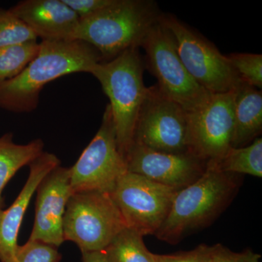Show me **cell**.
<instances>
[{"label":"cell","instance_id":"cell-1","mask_svg":"<svg viewBox=\"0 0 262 262\" xmlns=\"http://www.w3.org/2000/svg\"><path fill=\"white\" fill-rule=\"evenodd\" d=\"M102 58L91 45L80 40L39 43L36 56L18 76L0 84V108L16 113L37 108L46 84L63 76L91 74Z\"/></svg>","mask_w":262,"mask_h":262},{"label":"cell","instance_id":"cell-2","mask_svg":"<svg viewBox=\"0 0 262 262\" xmlns=\"http://www.w3.org/2000/svg\"><path fill=\"white\" fill-rule=\"evenodd\" d=\"M238 184L237 174L222 171L215 160L206 162L201 177L177 192L168 217L155 235L177 244L191 231L206 227L230 202Z\"/></svg>","mask_w":262,"mask_h":262},{"label":"cell","instance_id":"cell-3","mask_svg":"<svg viewBox=\"0 0 262 262\" xmlns=\"http://www.w3.org/2000/svg\"><path fill=\"white\" fill-rule=\"evenodd\" d=\"M161 14L154 2L113 0L98 13L80 20L74 40L93 46L102 61L130 48H139Z\"/></svg>","mask_w":262,"mask_h":262},{"label":"cell","instance_id":"cell-4","mask_svg":"<svg viewBox=\"0 0 262 262\" xmlns=\"http://www.w3.org/2000/svg\"><path fill=\"white\" fill-rule=\"evenodd\" d=\"M139 48H130L107 61L97 63L91 75L110 100L119 150L125 158L134 144V131L147 88Z\"/></svg>","mask_w":262,"mask_h":262},{"label":"cell","instance_id":"cell-5","mask_svg":"<svg viewBox=\"0 0 262 262\" xmlns=\"http://www.w3.org/2000/svg\"><path fill=\"white\" fill-rule=\"evenodd\" d=\"M127 228L110 192L75 193L63 217L64 241L75 243L82 253L102 251Z\"/></svg>","mask_w":262,"mask_h":262},{"label":"cell","instance_id":"cell-6","mask_svg":"<svg viewBox=\"0 0 262 262\" xmlns=\"http://www.w3.org/2000/svg\"><path fill=\"white\" fill-rule=\"evenodd\" d=\"M141 47L146 52V67L156 77L158 87L187 113L194 111L211 97L213 94L196 83L187 72L173 36L160 18L150 28Z\"/></svg>","mask_w":262,"mask_h":262},{"label":"cell","instance_id":"cell-7","mask_svg":"<svg viewBox=\"0 0 262 262\" xmlns=\"http://www.w3.org/2000/svg\"><path fill=\"white\" fill-rule=\"evenodd\" d=\"M183 64L196 83L211 94H225L242 83L227 59L208 39L173 15H162Z\"/></svg>","mask_w":262,"mask_h":262},{"label":"cell","instance_id":"cell-8","mask_svg":"<svg viewBox=\"0 0 262 262\" xmlns=\"http://www.w3.org/2000/svg\"><path fill=\"white\" fill-rule=\"evenodd\" d=\"M134 144L161 152L189 153L188 113L158 84L147 88L136 121Z\"/></svg>","mask_w":262,"mask_h":262},{"label":"cell","instance_id":"cell-9","mask_svg":"<svg viewBox=\"0 0 262 262\" xmlns=\"http://www.w3.org/2000/svg\"><path fill=\"white\" fill-rule=\"evenodd\" d=\"M127 171L126 160L119 150L113 115L107 104L97 134L70 168L72 192H111Z\"/></svg>","mask_w":262,"mask_h":262},{"label":"cell","instance_id":"cell-10","mask_svg":"<svg viewBox=\"0 0 262 262\" xmlns=\"http://www.w3.org/2000/svg\"><path fill=\"white\" fill-rule=\"evenodd\" d=\"M177 192L173 188L127 171L110 194L127 228L144 237L155 234L163 225Z\"/></svg>","mask_w":262,"mask_h":262},{"label":"cell","instance_id":"cell-11","mask_svg":"<svg viewBox=\"0 0 262 262\" xmlns=\"http://www.w3.org/2000/svg\"><path fill=\"white\" fill-rule=\"evenodd\" d=\"M235 90L212 94L204 104L188 113L189 153L203 161L220 160L232 148Z\"/></svg>","mask_w":262,"mask_h":262},{"label":"cell","instance_id":"cell-12","mask_svg":"<svg viewBox=\"0 0 262 262\" xmlns=\"http://www.w3.org/2000/svg\"><path fill=\"white\" fill-rule=\"evenodd\" d=\"M125 160L127 171L177 191L198 180L206 165V162L191 153L161 152L136 144L127 151Z\"/></svg>","mask_w":262,"mask_h":262},{"label":"cell","instance_id":"cell-13","mask_svg":"<svg viewBox=\"0 0 262 262\" xmlns=\"http://www.w3.org/2000/svg\"><path fill=\"white\" fill-rule=\"evenodd\" d=\"M35 218L29 239L58 248L63 242V217L73 194L70 168L58 165L39 183L37 190Z\"/></svg>","mask_w":262,"mask_h":262},{"label":"cell","instance_id":"cell-14","mask_svg":"<svg viewBox=\"0 0 262 262\" xmlns=\"http://www.w3.org/2000/svg\"><path fill=\"white\" fill-rule=\"evenodd\" d=\"M10 10L42 40H74L80 23L63 0H25Z\"/></svg>","mask_w":262,"mask_h":262},{"label":"cell","instance_id":"cell-15","mask_svg":"<svg viewBox=\"0 0 262 262\" xmlns=\"http://www.w3.org/2000/svg\"><path fill=\"white\" fill-rule=\"evenodd\" d=\"M56 155L43 152L29 164L28 179L16 199L6 210L0 211V261L14 262L22 221L39 183L60 165Z\"/></svg>","mask_w":262,"mask_h":262},{"label":"cell","instance_id":"cell-16","mask_svg":"<svg viewBox=\"0 0 262 262\" xmlns=\"http://www.w3.org/2000/svg\"><path fill=\"white\" fill-rule=\"evenodd\" d=\"M232 148L248 145L262 130L261 91L243 82L235 90Z\"/></svg>","mask_w":262,"mask_h":262},{"label":"cell","instance_id":"cell-17","mask_svg":"<svg viewBox=\"0 0 262 262\" xmlns=\"http://www.w3.org/2000/svg\"><path fill=\"white\" fill-rule=\"evenodd\" d=\"M44 144L36 139L27 144H17L13 134H6L0 137V211L3 209V189L15 173L25 165H29L41 154Z\"/></svg>","mask_w":262,"mask_h":262},{"label":"cell","instance_id":"cell-18","mask_svg":"<svg viewBox=\"0 0 262 262\" xmlns=\"http://www.w3.org/2000/svg\"><path fill=\"white\" fill-rule=\"evenodd\" d=\"M102 252L108 262H157L155 254L146 247L143 236L129 228L117 234Z\"/></svg>","mask_w":262,"mask_h":262},{"label":"cell","instance_id":"cell-19","mask_svg":"<svg viewBox=\"0 0 262 262\" xmlns=\"http://www.w3.org/2000/svg\"><path fill=\"white\" fill-rule=\"evenodd\" d=\"M222 171L262 177V139L257 138L249 145L231 148L220 160H215Z\"/></svg>","mask_w":262,"mask_h":262},{"label":"cell","instance_id":"cell-20","mask_svg":"<svg viewBox=\"0 0 262 262\" xmlns=\"http://www.w3.org/2000/svg\"><path fill=\"white\" fill-rule=\"evenodd\" d=\"M39 50L37 41L0 47V84L18 76Z\"/></svg>","mask_w":262,"mask_h":262},{"label":"cell","instance_id":"cell-21","mask_svg":"<svg viewBox=\"0 0 262 262\" xmlns=\"http://www.w3.org/2000/svg\"><path fill=\"white\" fill-rule=\"evenodd\" d=\"M37 38L10 9L0 8V47L37 41Z\"/></svg>","mask_w":262,"mask_h":262},{"label":"cell","instance_id":"cell-22","mask_svg":"<svg viewBox=\"0 0 262 262\" xmlns=\"http://www.w3.org/2000/svg\"><path fill=\"white\" fill-rule=\"evenodd\" d=\"M232 68L242 82L261 91L262 56L253 53H233L227 56Z\"/></svg>","mask_w":262,"mask_h":262},{"label":"cell","instance_id":"cell-23","mask_svg":"<svg viewBox=\"0 0 262 262\" xmlns=\"http://www.w3.org/2000/svg\"><path fill=\"white\" fill-rule=\"evenodd\" d=\"M61 256L58 248L38 241L29 239L18 246L14 262H59Z\"/></svg>","mask_w":262,"mask_h":262},{"label":"cell","instance_id":"cell-24","mask_svg":"<svg viewBox=\"0 0 262 262\" xmlns=\"http://www.w3.org/2000/svg\"><path fill=\"white\" fill-rule=\"evenodd\" d=\"M214 246L200 245L192 251L170 255L155 254L157 262H213Z\"/></svg>","mask_w":262,"mask_h":262},{"label":"cell","instance_id":"cell-25","mask_svg":"<svg viewBox=\"0 0 262 262\" xmlns=\"http://www.w3.org/2000/svg\"><path fill=\"white\" fill-rule=\"evenodd\" d=\"M261 256L246 250L244 252L235 253L221 244L214 246L213 262H260Z\"/></svg>","mask_w":262,"mask_h":262},{"label":"cell","instance_id":"cell-26","mask_svg":"<svg viewBox=\"0 0 262 262\" xmlns=\"http://www.w3.org/2000/svg\"><path fill=\"white\" fill-rule=\"evenodd\" d=\"M80 20L98 13L113 3V0H63Z\"/></svg>","mask_w":262,"mask_h":262},{"label":"cell","instance_id":"cell-27","mask_svg":"<svg viewBox=\"0 0 262 262\" xmlns=\"http://www.w3.org/2000/svg\"><path fill=\"white\" fill-rule=\"evenodd\" d=\"M82 253L83 262H108L102 251L85 252Z\"/></svg>","mask_w":262,"mask_h":262}]
</instances>
